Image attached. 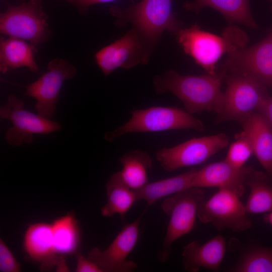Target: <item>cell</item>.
I'll use <instances>...</instances> for the list:
<instances>
[{"label":"cell","instance_id":"cell-1","mask_svg":"<svg viewBox=\"0 0 272 272\" xmlns=\"http://www.w3.org/2000/svg\"><path fill=\"white\" fill-rule=\"evenodd\" d=\"M225 73L193 76L183 75L170 70L153 79L155 92H170L180 100L185 110L193 114L203 111L219 113L222 107L224 93L222 80Z\"/></svg>","mask_w":272,"mask_h":272},{"label":"cell","instance_id":"cell-2","mask_svg":"<svg viewBox=\"0 0 272 272\" xmlns=\"http://www.w3.org/2000/svg\"><path fill=\"white\" fill-rule=\"evenodd\" d=\"M172 0H141L126 8H110L119 28L131 25L155 49L165 31L175 34L183 27L172 11Z\"/></svg>","mask_w":272,"mask_h":272},{"label":"cell","instance_id":"cell-3","mask_svg":"<svg viewBox=\"0 0 272 272\" xmlns=\"http://www.w3.org/2000/svg\"><path fill=\"white\" fill-rule=\"evenodd\" d=\"M175 35L184 52L209 74L215 73L216 65L225 53L244 45L246 39L245 34L236 27L227 28L221 37L196 24L182 27Z\"/></svg>","mask_w":272,"mask_h":272},{"label":"cell","instance_id":"cell-4","mask_svg":"<svg viewBox=\"0 0 272 272\" xmlns=\"http://www.w3.org/2000/svg\"><path fill=\"white\" fill-rule=\"evenodd\" d=\"M204 129L203 123L187 111L174 107L152 106L132 111L124 124L105 134L112 142L124 134L133 132H159L176 129Z\"/></svg>","mask_w":272,"mask_h":272},{"label":"cell","instance_id":"cell-5","mask_svg":"<svg viewBox=\"0 0 272 272\" xmlns=\"http://www.w3.org/2000/svg\"><path fill=\"white\" fill-rule=\"evenodd\" d=\"M206 199L202 188L191 187L167 197L161 204L170 216L163 244L158 253L159 260L167 261L173 243L192 230L200 205Z\"/></svg>","mask_w":272,"mask_h":272},{"label":"cell","instance_id":"cell-6","mask_svg":"<svg viewBox=\"0 0 272 272\" xmlns=\"http://www.w3.org/2000/svg\"><path fill=\"white\" fill-rule=\"evenodd\" d=\"M227 88L223 102L218 113L217 121L240 122L260 107L269 97L266 87L255 80L242 75L226 74Z\"/></svg>","mask_w":272,"mask_h":272},{"label":"cell","instance_id":"cell-7","mask_svg":"<svg viewBox=\"0 0 272 272\" xmlns=\"http://www.w3.org/2000/svg\"><path fill=\"white\" fill-rule=\"evenodd\" d=\"M47 19L42 0H29L20 5L9 6L1 14L0 32L36 46L50 37Z\"/></svg>","mask_w":272,"mask_h":272},{"label":"cell","instance_id":"cell-8","mask_svg":"<svg viewBox=\"0 0 272 272\" xmlns=\"http://www.w3.org/2000/svg\"><path fill=\"white\" fill-rule=\"evenodd\" d=\"M155 49L131 28L124 35L99 50L95 60L107 76L118 68L129 69L147 64Z\"/></svg>","mask_w":272,"mask_h":272},{"label":"cell","instance_id":"cell-9","mask_svg":"<svg viewBox=\"0 0 272 272\" xmlns=\"http://www.w3.org/2000/svg\"><path fill=\"white\" fill-rule=\"evenodd\" d=\"M240 197L231 190L218 189L200 205L197 218L203 223L212 224L219 230L229 229L235 232L246 230L252 224Z\"/></svg>","mask_w":272,"mask_h":272},{"label":"cell","instance_id":"cell-10","mask_svg":"<svg viewBox=\"0 0 272 272\" xmlns=\"http://www.w3.org/2000/svg\"><path fill=\"white\" fill-rule=\"evenodd\" d=\"M229 144V138L224 133L192 138L174 147L160 149L156 158L164 170L171 172L201 164Z\"/></svg>","mask_w":272,"mask_h":272},{"label":"cell","instance_id":"cell-11","mask_svg":"<svg viewBox=\"0 0 272 272\" xmlns=\"http://www.w3.org/2000/svg\"><path fill=\"white\" fill-rule=\"evenodd\" d=\"M223 64L226 73L250 77L272 89V35L256 44L230 50Z\"/></svg>","mask_w":272,"mask_h":272},{"label":"cell","instance_id":"cell-12","mask_svg":"<svg viewBox=\"0 0 272 272\" xmlns=\"http://www.w3.org/2000/svg\"><path fill=\"white\" fill-rule=\"evenodd\" d=\"M24 102L10 95L5 105L0 108L1 118L11 121L13 126L6 132L5 139L10 145L30 144L34 134H48L61 128L59 122L25 110Z\"/></svg>","mask_w":272,"mask_h":272},{"label":"cell","instance_id":"cell-13","mask_svg":"<svg viewBox=\"0 0 272 272\" xmlns=\"http://www.w3.org/2000/svg\"><path fill=\"white\" fill-rule=\"evenodd\" d=\"M76 74V67L69 61L55 58L49 62L46 72L25 87V95L36 100L35 109L38 114L49 119L53 117L63 82L73 78Z\"/></svg>","mask_w":272,"mask_h":272},{"label":"cell","instance_id":"cell-14","mask_svg":"<svg viewBox=\"0 0 272 272\" xmlns=\"http://www.w3.org/2000/svg\"><path fill=\"white\" fill-rule=\"evenodd\" d=\"M148 208L135 220L124 226L106 249L94 247L89 251L88 258L103 272H131L138 267L135 262L126 259L137 245L141 220Z\"/></svg>","mask_w":272,"mask_h":272},{"label":"cell","instance_id":"cell-15","mask_svg":"<svg viewBox=\"0 0 272 272\" xmlns=\"http://www.w3.org/2000/svg\"><path fill=\"white\" fill-rule=\"evenodd\" d=\"M23 249L26 257L39 265L42 270L56 267L67 271L64 257L55 250L51 223L37 222L30 225L23 239Z\"/></svg>","mask_w":272,"mask_h":272},{"label":"cell","instance_id":"cell-16","mask_svg":"<svg viewBox=\"0 0 272 272\" xmlns=\"http://www.w3.org/2000/svg\"><path fill=\"white\" fill-rule=\"evenodd\" d=\"M253 170L250 167H235L225 160L213 163L196 170L191 186L226 189L241 197L245 191L246 178Z\"/></svg>","mask_w":272,"mask_h":272},{"label":"cell","instance_id":"cell-17","mask_svg":"<svg viewBox=\"0 0 272 272\" xmlns=\"http://www.w3.org/2000/svg\"><path fill=\"white\" fill-rule=\"evenodd\" d=\"M226 249V240L221 235L202 244L193 241L183 249L182 261L184 269L190 272L198 271L200 268L217 270L224 259Z\"/></svg>","mask_w":272,"mask_h":272},{"label":"cell","instance_id":"cell-18","mask_svg":"<svg viewBox=\"0 0 272 272\" xmlns=\"http://www.w3.org/2000/svg\"><path fill=\"white\" fill-rule=\"evenodd\" d=\"M255 155L267 174L272 178V127L258 111L240 122Z\"/></svg>","mask_w":272,"mask_h":272},{"label":"cell","instance_id":"cell-19","mask_svg":"<svg viewBox=\"0 0 272 272\" xmlns=\"http://www.w3.org/2000/svg\"><path fill=\"white\" fill-rule=\"evenodd\" d=\"M36 46L25 40L9 37L0 41V71L5 74L16 69L26 67L32 72L39 71L35 60Z\"/></svg>","mask_w":272,"mask_h":272},{"label":"cell","instance_id":"cell-20","mask_svg":"<svg viewBox=\"0 0 272 272\" xmlns=\"http://www.w3.org/2000/svg\"><path fill=\"white\" fill-rule=\"evenodd\" d=\"M184 7L195 13L205 7H210L219 12L230 23L257 28L252 16L249 0H194L186 3Z\"/></svg>","mask_w":272,"mask_h":272},{"label":"cell","instance_id":"cell-21","mask_svg":"<svg viewBox=\"0 0 272 272\" xmlns=\"http://www.w3.org/2000/svg\"><path fill=\"white\" fill-rule=\"evenodd\" d=\"M106 191L107 202L101 209L102 215L110 218L118 214L124 221L125 214L138 200L135 190L125 183L118 171L113 173L108 180Z\"/></svg>","mask_w":272,"mask_h":272},{"label":"cell","instance_id":"cell-22","mask_svg":"<svg viewBox=\"0 0 272 272\" xmlns=\"http://www.w3.org/2000/svg\"><path fill=\"white\" fill-rule=\"evenodd\" d=\"M196 169L164 179L148 182L135 190L138 200H144L149 207L157 201L192 187V181Z\"/></svg>","mask_w":272,"mask_h":272},{"label":"cell","instance_id":"cell-23","mask_svg":"<svg viewBox=\"0 0 272 272\" xmlns=\"http://www.w3.org/2000/svg\"><path fill=\"white\" fill-rule=\"evenodd\" d=\"M55 250L60 257L76 254L81 242L79 222L72 213L55 219L51 223Z\"/></svg>","mask_w":272,"mask_h":272},{"label":"cell","instance_id":"cell-24","mask_svg":"<svg viewBox=\"0 0 272 272\" xmlns=\"http://www.w3.org/2000/svg\"><path fill=\"white\" fill-rule=\"evenodd\" d=\"M119 162L122 165L120 176L130 188L137 190L148 182V171L153 163L147 152L139 150L127 152L120 158Z\"/></svg>","mask_w":272,"mask_h":272},{"label":"cell","instance_id":"cell-25","mask_svg":"<svg viewBox=\"0 0 272 272\" xmlns=\"http://www.w3.org/2000/svg\"><path fill=\"white\" fill-rule=\"evenodd\" d=\"M268 176L253 170L247 175L245 184L249 187L250 192L245 206L248 214H259L272 211V184Z\"/></svg>","mask_w":272,"mask_h":272},{"label":"cell","instance_id":"cell-26","mask_svg":"<svg viewBox=\"0 0 272 272\" xmlns=\"http://www.w3.org/2000/svg\"><path fill=\"white\" fill-rule=\"evenodd\" d=\"M235 272H272V248L255 246L246 251L231 268Z\"/></svg>","mask_w":272,"mask_h":272},{"label":"cell","instance_id":"cell-27","mask_svg":"<svg viewBox=\"0 0 272 272\" xmlns=\"http://www.w3.org/2000/svg\"><path fill=\"white\" fill-rule=\"evenodd\" d=\"M253 154L251 144L243 131L229 146L226 159L227 162L237 168H242Z\"/></svg>","mask_w":272,"mask_h":272},{"label":"cell","instance_id":"cell-28","mask_svg":"<svg viewBox=\"0 0 272 272\" xmlns=\"http://www.w3.org/2000/svg\"><path fill=\"white\" fill-rule=\"evenodd\" d=\"M21 265L4 240L0 238V271L20 272Z\"/></svg>","mask_w":272,"mask_h":272},{"label":"cell","instance_id":"cell-29","mask_svg":"<svg viewBox=\"0 0 272 272\" xmlns=\"http://www.w3.org/2000/svg\"><path fill=\"white\" fill-rule=\"evenodd\" d=\"M76 272H103L102 270L93 261L86 258L81 253H77Z\"/></svg>","mask_w":272,"mask_h":272},{"label":"cell","instance_id":"cell-30","mask_svg":"<svg viewBox=\"0 0 272 272\" xmlns=\"http://www.w3.org/2000/svg\"><path fill=\"white\" fill-rule=\"evenodd\" d=\"M258 112L266 119L272 127V97H268L260 107Z\"/></svg>","mask_w":272,"mask_h":272},{"label":"cell","instance_id":"cell-31","mask_svg":"<svg viewBox=\"0 0 272 272\" xmlns=\"http://www.w3.org/2000/svg\"><path fill=\"white\" fill-rule=\"evenodd\" d=\"M116 0H74L73 4L82 12L86 11L89 7L97 4L107 3Z\"/></svg>","mask_w":272,"mask_h":272},{"label":"cell","instance_id":"cell-32","mask_svg":"<svg viewBox=\"0 0 272 272\" xmlns=\"http://www.w3.org/2000/svg\"><path fill=\"white\" fill-rule=\"evenodd\" d=\"M263 220L266 223L272 226V211L265 214L263 217Z\"/></svg>","mask_w":272,"mask_h":272},{"label":"cell","instance_id":"cell-33","mask_svg":"<svg viewBox=\"0 0 272 272\" xmlns=\"http://www.w3.org/2000/svg\"><path fill=\"white\" fill-rule=\"evenodd\" d=\"M65 1H67L69 2H70L71 3H73V4L74 3V0H65Z\"/></svg>","mask_w":272,"mask_h":272},{"label":"cell","instance_id":"cell-34","mask_svg":"<svg viewBox=\"0 0 272 272\" xmlns=\"http://www.w3.org/2000/svg\"><path fill=\"white\" fill-rule=\"evenodd\" d=\"M271 3V10H272V0H269Z\"/></svg>","mask_w":272,"mask_h":272}]
</instances>
